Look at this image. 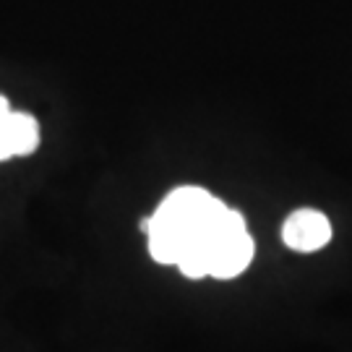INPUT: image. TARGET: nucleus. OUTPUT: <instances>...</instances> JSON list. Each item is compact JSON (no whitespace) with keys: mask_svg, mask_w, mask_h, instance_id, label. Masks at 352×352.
<instances>
[{"mask_svg":"<svg viewBox=\"0 0 352 352\" xmlns=\"http://www.w3.org/2000/svg\"><path fill=\"white\" fill-rule=\"evenodd\" d=\"M141 227L151 258L162 266H177L188 279L212 277V266L227 240L248 230L238 209H230L199 186L170 190Z\"/></svg>","mask_w":352,"mask_h":352,"instance_id":"f257e3e1","label":"nucleus"},{"mask_svg":"<svg viewBox=\"0 0 352 352\" xmlns=\"http://www.w3.org/2000/svg\"><path fill=\"white\" fill-rule=\"evenodd\" d=\"M334 238V227L324 212L318 209H295L282 222V243L295 253H316L327 248Z\"/></svg>","mask_w":352,"mask_h":352,"instance_id":"f03ea898","label":"nucleus"},{"mask_svg":"<svg viewBox=\"0 0 352 352\" xmlns=\"http://www.w3.org/2000/svg\"><path fill=\"white\" fill-rule=\"evenodd\" d=\"M42 141L39 120L34 115L13 110L0 120V162L34 154Z\"/></svg>","mask_w":352,"mask_h":352,"instance_id":"7ed1b4c3","label":"nucleus"},{"mask_svg":"<svg viewBox=\"0 0 352 352\" xmlns=\"http://www.w3.org/2000/svg\"><path fill=\"white\" fill-rule=\"evenodd\" d=\"M8 113H11V102H8L6 97H3V94H0V120H3V118H6Z\"/></svg>","mask_w":352,"mask_h":352,"instance_id":"20e7f679","label":"nucleus"}]
</instances>
